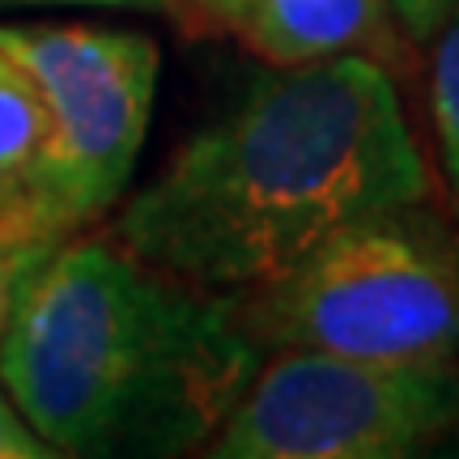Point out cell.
Instances as JSON below:
<instances>
[{"mask_svg": "<svg viewBox=\"0 0 459 459\" xmlns=\"http://www.w3.org/2000/svg\"><path fill=\"white\" fill-rule=\"evenodd\" d=\"M56 243H34V238H9L0 234V336L13 319L17 302L26 294V285L34 281V273L51 260Z\"/></svg>", "mask_w": 459, "mask_h": 459, "instance_id": "9", "label": "cell"}, {"mask_svg": "<svg viewBox=\"0 0 459 459\" xmlns=\"http://www.w3.org/2000/svg\"><path fill=\"white\" fill-rule=\"evenodd\" d=\"M264 361L238 302L115 238H68L0 336V383L56 455H187L209 446Z\"/></svg>", "mask_w": 459, "mask_h": 459, "instance_id": "2", "label": "cell"}, {"mask_svg": "<svg viewBox=\"0 0 459 459\" xmlns=\"http://www.w3.org/2000/svg\"><path fill=\"white\" fill-rule=\"evenodd\" d=\"M459 429L455 361L277 349L209 438L213 459H404Z\"/></svg>", "mask_w": 459, "mask_h": 459, "instance_id": "4", "label": "cell"}, {"mask_svg": "<svg viewBox=\"0 0 459 459\" xmlns=\"http://www.w3.org/2000/svg\"><path fill=\"white\" fill-rule=\"evenodd\" d=\"M451 9H455V0H392V13L400 17L404 34L417 43H434V34L443 30Z\"/></svg>", "mask_w": 459, "mask_h": 459, "instance_id": "11", "label": "cell"}, {"mask_svg": "<svg viewBox=\"0 0 459 459\" xmlns=\"http://www.w3.org/2000/svg\"><path fill=\"white\" fill-rule=\"evenodd\" d=\"M392 0H234L230 30L264 65L290 68L387 48Z\"/></svg>", "mask_w": 459, "mask_h": 459, "instance_id": "6", "label": "cell"}, {"mask_svg": "<svg viewBox=\"0 0 459 459\" xmlns=\"http://www.w3.org/2000/svg\"><path fill=\"white\" fill-rule=\"evenodd\" d=\"M43 141H48L43 82L22 56L13 30L0 26V234L9 238L51 243L34 213V175Z\"/></svg>", "mask_w": 459, "mask_h": 459, "instance_id": "7", "label": "cell"}, {"mask_svg": "<svg viewBox=\"0 0 459 459\" xmlns=\"http://www.w3.org/2000/svg\"><path fill=\"white\" fill-rule=\"evenodd\" d=\"M9 30L48 99V141L34 175L39 230L68 243L128 192L153 119L162 48L149 34L90 22Z\"/></svg>", "mask_w": 459, "mask_h": 459, "instance_id": "5", "label": "cell"}, {"mask_svg": "<svg viewBox=\"0 0 459 459\" xmlns=\"http://www.w3.org/2000/svg\"><path fill=\"white\" fill-rule=\"evenodd\" d=\"M51 455L56 451L39 438V429L22 417L13 395L4 392V383H0V459H51Z\"/></svg>", "mask_w": 459, "mask_h": 459, "instance_id": "10", "label": "cell"}, {"mask_svg": "<svg viewBox=\"0 0 459 459\" xmlns=\"http://www.w3.org/2000/svg\"><path fill=\"white\" fill-rule=\"evenodd\" d=\"M200 9H204V13H213L217 22H226L230 26V13H234V0H196Z\"/></svg>", "mask_w": 459, "mask_h": 459, "instance_id": "13", "label": "cell"}, {"mask_svg": "<svg viewBox=\"0 0 459 459\" xmlns=\"http://www.w3.org/2000/svg\"><path fill=\"white\" fill-rule=\"evenodd\" d=\"M260 349L366 361L459 358V234L426 200L370 213L238 302Z\"/></svg>", "mask_w": 459, "mask_h": 459, "instance_id": "3", "label": "cell"}, {"mask_svg": "<svg viewBox=\"0 0 459 459\" xmlns=\"http://www.w3.org/2000/svg\"><path fill=\"white\" fill-rule=\"evenodd\" d=\"M0 4H17V9H132V13H158V17H179L183 0H0Z\"/></svg>", "mask_w": 459, "mask_h": 459, "instance_id": "12", "label": "cell"}, {"mask_svg": "<svg viewBox=\"0 0 459 459\" xmlns=\"http://www.w3.org/2000/svg\"><path fill=\"white\" fill-rule=\"evenodd\" d=\"M429 119L443 149L446 179L459 196V0L443 30L434 34V65H429Z\"/></svg>", "mask_w": 459, "mask_h": 459, "instance_id": "8", "label": "cell"}, {"mask_svg": "<svg viewBox=\"0 0 459 459\" xmlns=\"http://www.w3.org/2000/svg\"><path fill=\"white\" fill-rule=\"evenodd\" d=\"M429 200L400 90L375 56L260 73L119 209L111 238L170 277L251 294L361 217Z\"/></svg>", "mask_w": 459, "mask_h": 459, "instance_id": "1", "label": "cell"}]
</instances>
